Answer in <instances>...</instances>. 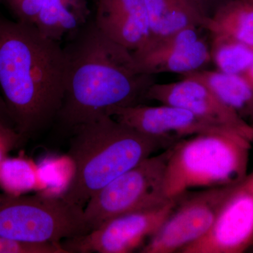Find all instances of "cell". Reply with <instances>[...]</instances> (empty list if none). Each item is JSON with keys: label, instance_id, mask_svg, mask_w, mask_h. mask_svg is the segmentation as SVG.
<instances>
[{"label": "cell", "instance_id": "6da1fadb", "mask_svg": "<svg viewBox=\"0 0 253 253\" xmlns=\"http://www.w3.org/2000/svg\"><path fill=\"white\" fill-rule=\"evenodd\" d=\"M67 73L61 42L34 25L0 17V93L25 140L54 125Z\"/></svg>", "mask_w": 253, "mask_h": 253}, {"label": "cell", "instance_id": "7a4b0ae2", "mask_svg": "<svg viewBox=\"0 0 253 253\" xmlns=\"http://www.w3.org/2000/svg\"><path fill=\"white\" fill-rule=\"evenodd\" d=\"M66 38L67 79L54 124L71 131L110 109L144 99L153 76L139 73L132 51L103 34L93 18Z\"/></svg>", "mask_w": 253, "mask_h": 253}, {"label": "cell", "instance_id": "3957f363", "mask_svg": "<svg viewBox=\"0 0 253 253\" xmlns=\"http://www.w3.org/2000/svg\"><path fill=\"white\" fill-rule=\"evenodd\" d=\"M171 146L108 114L75 126L71 131L68 151L74 172L61 197L84 208L111 181L158 150Z\"/></svg>", "mask_w": 253, "mask_h": 253}, {"label": "cell", "instance_id": "277c9868", "mask_svg": "<svg viewBox=\"0 0 253 253\" xmlns=\"http://www.w3.org/2000/svg\"><path fill=\"white\" fill-rule=\"evenodd\" d=\"M253 141L235 131L198 134L171 146L163 196L177 199L195 189L234 186L247 176Z\"/></svg>", "mask_w": 253, "mask_h": 253}, {"label": "cell", "instance_id": "5b68a950", "mask_svg": "<svg viewBox=\"0 0 253 253\" xmlns=\"http://www.w3.org/2000/svg\"><path fill=\"white\" fill-rule=\"evenodd\" d=\"M91 231L84 208L62 197L0 193V236L33 243H61Z\"/></svg>", "mask_w": 253, "mask_h": 253}, {"label": "cell", "instance_id": "8992f818", "mask_svg": "<svg viewBox=\"0 0 253 253\" xmlns=\"http://www.w3.org/2000/svg\"><path fill=\"white\" fill-rule=\"evenodd\" d=\"M171 146L146 158L91 198L84 207V218L91 231L121 214L168 201L163 196V185Z\"/></svg>", "mask_w": 253, "mask_h": 253}, {"label": "cell", "instance_id": "52a82bcc", "mask_svg": "<svg viewBox=\"0 0 253 253\" xmlns=\"http://www.w3.org/2000/svg\"><path fill=\"white\" fill-rule=\"evenodd\" d=\"M233 187L211 188L181 195L172 212L141 248L140 253H179L201 239L212 226Z\"/></svg>", "mask_w": 253, "mask_h": 253}, {"label": "cell", "instance_id": "ba28073f", "mask_svg": "<svg viewBox=\"0 0 253 253\" xmlns=\"http://www.w3.org/2000/svg\"><path fill=\"white\" fill-rule=\"evenodd\" d=\"M177 199L121 214L87 234L65 240L68 253H129L144 246L171 214Z\"/></svg>", "mask_w": 253, "mask_h": 253}, {"label": "cell", "instance_id": "9c48e42d", "mask_svg": "<svg viewBox=\"0 0 253 253\" xmlns=\"http://www.w3.org/2000/svg\"><path fill=\"white\" fill-rule=\"evenodd\" d=\"M253 246V171L224 200L207 234L181 253H242Z\"/></svg>", "mask_w": 253, "mask_h": 253}, {"label": "cell", "instance_id": "30bf717a", "mask_svg": "<svg viewBox=\"0 0 253 253\" xmlns=\"http://www.w3.org/2000/svg\"><path fill=\"white\" fill-rule=\"evenodd\" d=\"M199 28H189L164 38L150 39L132 51L136 69L148 76L178 73L181 76L204 69L211 62V46Z\"/></svg>", "mask_w": 253, "mask_h": 253}, {"label": "cell", "instance_id": "8fae6325", "mask_svg": "<svg viewBox=\"0 0 253 253\" xmlns=\"http://www.w3.org/2000/svg\"><path fill=\"white\" fill-rule=\"evenodd\" d=\"M144 99L182 108L214 126L237 131L253 142V125L226 106L208 86L197 80L183 77L175 83H153Z\"/></svg>", "mask_w": 253, "mask_h": 253}, {"label": "cell", "instance_id": "7c38bea8", "mask_svg": "<svg viewBox=\"0 0 253 253\" xmlns=\"http://www.w3.org/2000/svg\"><path fill=\"white\" fill-rule=\"evenodd\" d=\"M106 114L139 132L172 145L191 136L231 130L214 126L191 111L172 105L151 106L139 104L113 108Z\"/></svg>", "mask_w": 253, "mask_h": 253}, {"label": "cell", "instance_id": "4fadbf2b", "mask_svg": "<svg viewBox=\"0 0 253 253\" xmlns=\"http://www.w3.org/2000/svg\"><path fill=\"white\" fill-rule=\"evenodd\" d=\"M94 22L103 34L131 51L151 39L144 0H93Z\"/></svg>", "mask_w": 253, "mask_h": 253}, {"label": "cell", "instance_id": "5bb4252c", "mask_svg": "<svg viewBox=\"0 0 253 253\" xmlns=\"http://www.w3.org/2000/svg\"><path fill=\"white\" fill-rule=\"evenodd\" d=\"M151 39L189 28L206 30L211 14L197 0H144Z\"/></svg>", "mask_w": 253, "mask_h": 253}, {"label": "cell", "instance_id": "9a60e30c", "mask_svg": "<svg viewBox=\"0 0 253 253\" xmlns=\"http://www.w3.org/2000/svg\"><path fill=\"white\" fill-rule=\"evenodd\" d=\"M91 18L89 0H44L35 26L46 38L61 42Z\"/></svg>", "mask_w": 253, "mask_h": 253}, {"label": "cell", "instance_id": "2e32d148", "mask_svg": "<svg viewBox=\"0 0 253 253\" xmlns=\"http://www.w3.org/2000/svg\"><path fill=\"white\" fill-rule=\"evenodd\" d=\"M181 76L204 83L241 118L253 121V83L244 75L203 69Z\"/></svg>", "mask_w": 253, "mask_h": 253}, {"label": "cell", "instance_id": "e0dca14e", "mask_svg": "<svg viewBox=\"0 0 253 253\" xmlns=\"http://www.w3.org/2000/svg\"><path fill=\"white\" fill-rule=\"evenodd\" d=\"M206 30L253 49V0H226L211 15Z\"/></svg>", "mask_w": 253, "mask_h": 253}, {"label": "cell", "instance_id": "ac0fdd59", "mask_svg": "<svg viewBox=\"0 0 253 253\" xmlns=\"http://www.w3.org/2000/svg\"><path fill=\"white\" fill-rule=\"evenodd\" d=\"M211 54L217 71L228 74H244L253 63V49L221 35H212Z\"/></svg>", "mask_w": 253, "mask_h": 253}, {"label": "cell", "instance_id": "d6986e66", "mask_svg": "<svg viewBox=\"0 0 253 253\" xmlns=\"http://www.w3.org/2000/svg\"><path fill=\"white\" fill-rule=\"evenodd\" d=\"M38 185V172L31 161L8 156L0 164V189L5 194L21 196Z\"/></svg>", "mask_w": 253, "mask_h": 253}, {"label": "cell", "instance_id": "ffe728a7", "mask_svg": "<svg viewBox=\"0 0 253 253\" xmlns=\"http://www.w3.org/2000/svg\"><path fill=\"white\" fill-rule=\"evenodd\" d=\"M0 253H68L61 243H33L0 236Z\"/></svg>", "mask_w": 253, "mask_h": 253}, {"label": "cell", "instance_id": "44dd1931", "mask_svg": "<svg viewBox=\"0 0 253 253\" xmlns=\"http://www.w3.org/2000/svg\"><path fill=\"white\" fill-rule=\"evenodd\" d=\"M44 0H0L14 21L34 25Z\"/></svg>", "mask_w": 253, "mask_h": 253}, {"label": "cell", "instance_id": "7402d4cb", "mask_svg": "<svg viewBox=\"0 0 253 253\" xmlns=\"http://www.w3.org/2000/svg\"><path fill=\"white\" fill-rule=\"evenodd\" d=\"M25 141L14 127L0 120V164Z\"/></svg>", "mask_w": 253, "mask_h": 253}, {"label": "cell", "instance_id": "603a6c76", "mask_svg": "<svg viewBox=\"0 0 253 253\" xmlns=\"http://www.w3.org/2000/svg\"><path fill=\"white\" fill-rule=\"evenodd\" d=\"M0 120L9 125V126L16 128L15 127L14 121L10 116L9 110H8L6 104H5L4 100L3 99L1 93H0Z\"/></svg>", "mask_w": 253, "mask_h": 253}, {"label": "cell", "instance_id": "cb8c5ba5", "mask_svg": "<svg viewBox=\"0 0 253 253\" xmlns=\"http://www.w3.org/2000/svg\"><path fill=\"white\" fill-rule=\"evenodd\" d=\"M207 10L210 14H212L218 6L222 4L226 0H197Z\"/></svg>", "mask_w": 253, "mask_h": 253}, {"label": "cell", "instance_id": "d4e9b609", "mask_svg": "<svg viewBox=\"0 0 253 253\" xmlns=\"http://www.w3.org/2000/svg\"><path fill=\"white\" fill-rule=\"evenodd\" d=\"M243 75H244L246 78H249L250 81L253 83V63L251 65V67L249 68V70Z\"/></svg>", "mask_w": 253, "mask_h": 253}]
</instances>
